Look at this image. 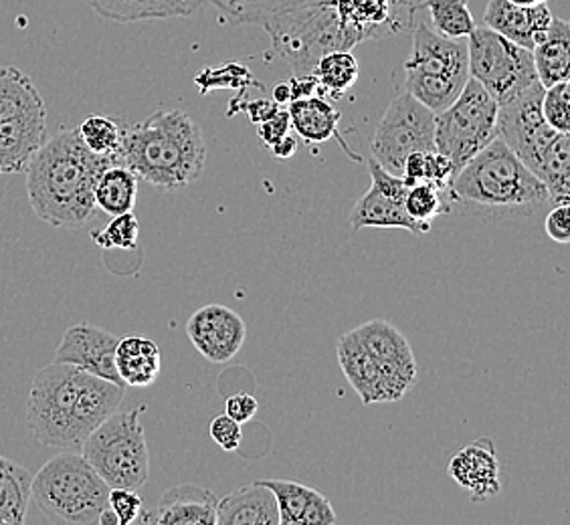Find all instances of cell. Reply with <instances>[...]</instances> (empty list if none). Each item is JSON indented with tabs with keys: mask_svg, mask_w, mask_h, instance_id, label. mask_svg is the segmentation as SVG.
I'll return each instance as SVG.
<instances>
[{
	"mask_svg": "<svg viewBox=\"0 0 570 525\" xmlns=\"http://www.w3.org/2000/svg\"><path fill=\"white\" fill-rule=\"evenodd\" d=\"M124 394L126 386L53 361L35 376L27 423L41 445L79 453L86 438L120 408Z\"/></svg>",
	"mask_w": 570,
	"mask_h": 525,
	"instance_id": "1",
	"label": "cell"
},
{
	"mask_svg": "<svg viewBox=\"0 0 570 525\" xmlns=\"http://www.w3.org/2000/svg\"><path fill=\"white\" fill-rule=\"evenodd\" d=\"M114 158L91 152L79 131L47 138L27 165V195L37 219L56 229H79L96 212L94 188Z\"/></svg>",
	"mask_w": 570,
	"mask_h": 525,
	"instance_id": "2",
	"label": "cell"
},
{
	"mask_svg": "<svg viewBox=\"0 0 570 525\" xmlns=\"http://www.w3.org/2000/svg\"><path fill=\"white\" fill-rule=\"evenodd\" d=\"M448 198L465 215L488 222L532 220L554 207L547 187L500 138L461 166Z\"/></svg>",
	"mask_w": 570,
	"mask_h": 525,
	"instance_id": "3",
	"label": "cell"
},
{
	"mask_svg": "<svg viewBox=\"0 0 570 525\" xmlns=\"http://www.w3.org/2000/svg\"><path fill=\"white\" fill-rule=\"evenodd\" d=\"M207 162V143L197 121L180 110L154 111L124 128L118 165L160 190H180L197 182Z\"/></svg>",
	"mask_w": 570,
	"mask_h": 525,
	"instance_id": "4",
	"label": "cell"
},
{
	"mask_svg": "<svg viewBox=\"0 0 570 525\" xmlns=\"http://www.w3.org/2000/svg\"><path fill=\"white\" fill-rule=\"evenodd\" d=\"M338 364L362 405L396 403L417 383L409 339L386 319H371L338 339Z\"/></svg>",
	"mask_w": 570,
	"mask_h": 525,
	"instance_id": "5",
	"label": "cell"
},
{
	"mask_svg": "<svg viewBox=\"0 0 570 525\" xmlns=\"http://www.w3.org/2000/svg\"><path fill=\"white\" fill-rule=\"evenodd\" d=\"M272 37L277 56L285 59L294 76H312L320 59L332 51H352L362 34L344 24L334 0H316L262 22Z\"/></svg>",
	"mask_w": 570,
	"mask_h": 525,
	"instance_id": "6",
	"label": "cell"
},
{
	"mask_svg": "<svg viewBox=\"0 0 570 525\" xmlns=\"http://www.w3.org/2000/svg\"><path fill=\"white\" fill-rule=\"evenodd\" d=\"M108 495V483L76 450L47 460L31 482V499L53 524H98Z\"/></svg>",
	"mask_w": 570,
	"mask_h": 525,
	"instance_id": "7",
	"label": "cell"
},
{
	"mask_svg": "<svg viewBox=\"0 0 570 525\" xmlns=\"http://www.w3.org/2000/svg\"><path fill=\"white\" fill-rule=\"evenodd\" d=\"M468 79V41L448 39L428 24H419L405 63L406 93L439 113L458 99Z\"/></svg>",
	"mask_w": 570,
	"mask_h": 525,
	"instance_id": "8",
	"label": "cell"
},
{
	"mask_svg": "<svg viewBox=\"0 0 570 525\" xmlns=\"http://www.w3.org/2000/svg\"><path fill=\"white\" fill-rule=\"evenodd\" d=\"M47 138V106L31 77L0 66V175L24 172Z\"/></svg>",
	"mask_w": 570,
	"mask_h": 525,
	"instance_id": "9",
	"label": "cell"
},
{
	"mask_svg": "<svg viewBox=\"0 0 570 525\" xmlns=\"http://www.w3.org/2000/svg\"><path fill=\"white\" fill-rule=\"evenodd\" d=\"M146 406L114 413L81 445V455L110 489H140L150 475V453L140 416Z\"/></svg>",
	"mask_w": 570,
	"mask_h": 525,
	"instance_id": "10",
	"label": "cell"
},
{
	"mask_svg": "<svg viewBox=\"0 0 570 525\" xmlns=\"http://www.w3.org/2000/svg\"><path fill=\"white\" fill-rule=\"evenodd\" d=\"M498 138V101L468 79L450 108L435 113V150L450 158L455 172Z\"/></svg>",
	"mask_w": 570,
	"mask_h": 525,
	"instance_id": "11",
	"label": "cell"
},
{
	"mask_svg": "<svg viewBox=\"0 0 570 525\" xmlns=\"http://www.w3.org/2000/svg\"><path fill=\"white\" fill-rule=\"evenodd\" d=\"M465 41L470 77L498 101V106L537 83L532 51L508 41L485 24L475 27Z\"/></svg>",
	"mask_w": 570,
	"mask_h": 525,
	"instance_id": "12",
	"label": "cell"
},
{
	"mask_svg": "<svg viewBox=\"0 0 570 525\" xmlns=\"http://www.w3.org/2000/svg\"><path fill=\"white\" fill-rule=\"evenodd\" d=\"M371 150L386 172L403 176L406 156L435 150V113L411 93H401L379 121Z\"/></svg>",
	"mask_w": 570,
	"mask_h": 525,
	"instance_id": "13",
	"label": "cell"
},
{
	"mask_svg": "<svg viewBox=\"0 0 570 525\" xmlns=\"http://www.w3.org/2000/svg\"><path fill=\"white\" fill-rule=\"evenodd\" d=\"M542 96L544 86L537 81L515 98L498 106V138L534 176L538 175L544 156L562 133L550 128L544 120Z\"/></svg>",
	"mask_w": 570,
	"mask_h": 525,
	"instance_id": "14",
	"label": "cell"
},
{
	"mask_svg": "<svg viewBox=\"0 0 570 525\" xmlns=\"http://www.w3.org/2000/svg\"><path fill=\"white\" fill-rule=\"evenodd\" d=\"M368 172L373 182L351 210L348 222L352 229H405L415 235H428L431 225H421L406 215L405 197L409 185L405 178L386 172L374 158L368 162Z\"/></svg>",
	"mask_w": 570,
	"mask_h": 525,
	"instance_id": "15",
	"label": "cell"
},
{
	"mask_svg": "<svg viewBox=\"0 0 570 525\" xmlns=\"http://www.w3.org/2000/svg\"><path fill=\"white\" fill-rule=\"evenodd\" d=\"M187 334L198 354H203L213 364H223L239 354L247 328L237 311L210 304L190 316Z\"/></svg>",
	"mask_w": 570,
	"mask_h": 525,
	"instance_id": "16",
	"label": "cell"
},
{
	"mask_svg": "<svg viewBox=\"0 0 570 525\" xmlns=\"http://www.w3.org/2000/svg\"><path fill=\"white\" fill-rule=\"evenodd\" d=\"M120 339L111 336L106 329L76 324L67 328L63 339L56 351V360L71 364L99 378H106L114 384L121 383L120 374L116 370V346Z\"/></svg>",
	"mask_w": 570,
	"mask_h": 525,
	"instance_id": "17",
	"label": "cell"
},
{
	"mask_svg": "<svg viewBox=\"0 0 570 525\" xmlns=\"http://www.w3.org/2000/svg\"><path fill=\"white\" fill-rule=\"evenodd\" d=\"M451 479L470 493L473 504L494 499L502 492V467L492 438H478L458 450L448 467Z\"/></svg>",
	"mask_w": 570,
	"mask_h": 525,
	"instance_id": "18",
	"label": "cell"
},
{
	"mask_svg": "<svg viewBox=\"0 0 570 525\" xmlns=\"http://www.w3.org/2000/svg\"><path fill=\"white\" fill-rule=\"evenodd\" d=\"M552 21L547 2L540 4H514L510 0H490L483 11V24L508 41L532 51L549 31Z\"/></svg>",
	"mask_w": 570,
	"mask_h": 525,
	"instance_id": "19",
	"label": "cell"
},
{
	"mask_svg": "<svg viewBox=\"0 0 570 525\" xmlns=\"http://www.w3.org/2000/svg\"><path fill=\"white\" fill-rule=\"evenodd\" d=\"M219 497L197 485H176L165 492L153 512L138 515L140 524L215 525Z\"/></svg>",
	"mask_w": 570,
	"mask_h": 525,
	"instance_id": "20",
	"label": "cell"
},
{
	"mask_svg": "<svg viewBox=\"0 0 570 525\" xmlns=\"http://www.w3.org/2000/svg\"><path fill=\"white\" fill-rule=\"evenodd\" d=\"M274 493L279 524L282 525H316L336 524L338 517L334 507L322 493L306 487L302 483L285 479H257Z\"/></svg>",
	"mask_w": 570,
	"mask_h": 525,
	"instance_id": "21",
	"label": "cell"
},
{
	"mask_svg": "<svg viewBox=\"0 0 570 525\" xmlns=\"http://www.w3.org/2000/svg\"><path fill=\"white\" fill-rule=\"evenodd\" d=\"M91 11L111 22L163 21L193 17L210 0H83Z\"/></svg>",
	"mask_w": 570,
	"mask_h": 525,
	"instance_id": "22",
	"label": "cell"
},
{
	"mask_svg": "<svg viewBox=\"0 0 570 525\" xmlns=\"http://www.w3.org/2000/svg\"><path fill=\"white\" fill-rule=\"evenodd\" d=\"M217 525H279L274 493L262 482L235 489L219 499Z\"/></svg>",
	"mask_w": 570,
	"mask_h": 525,
	"instance_id": "23",
	"label": "cell"
},
{
	"mask_svg": "<svg viewBox=\"0 0 570 525\" xmlns=\"http://www.w3.org/2000/svg\"><path fill=\"white\" fill-rule=\"evenodd\" d=\"M163 368V354L153 339L130 336L116 346V370L121 383L134 388L153 386Z\"/></svg>",
	"mask_w": 570,
	"mask_h": 525,
	"instance_id": "24",
	"label": "cell"
},
{
	"mask_svg": "<svg viewBox=\"0 0 570 525\" xmlns=\"http://www.w3.org/2000/svg\"><path fill=\"white\" fill-rule=\"evenodd\" d=\"M538 81L550 88L570 77V24L552 17L549 31L542 41L532 49Z\"/></svg>",
	"mask_w": 570,
	"mask_h": 525,
	"instance_id": "25",
	"label": "cell"
},
{
	"mask_svg": "<svg viewBox=\"0 0 570 525\" xmlns=\"http://www.w3.org/2000/svg\"><path fill=\"white\" fill-rule=\"evenodd\" d=\"M292 130L307 143H324L338 138L341 111L318 96L294 99L287 103Z\"/></svg>",
	"mask_w": 570,
	"mask_h": 525,
	"instance_id": "26",
	"label": "cell"
},
{
	"mask_svg": "<svg viewBox=\"0 0 570 525\" xmlns=\"http://www.w3.org/2000/svg\"><path fill=\"white\" fill-rule=\"evenodd\" d=\"M138 198V176L130 168L121 165H111L99 175L94 200L96 207L101 208L106 215L116 217L124 212H132Z\"/></svg>",
	"mask_w": 570,
	"mask_h": 525,
	"instance_id": "27",
	"label": "cell"
},
{
	"mask_svg": "<svg viewBox=\"0 0 570 525\" xmlns=\"http://www.w3.org/2000/svg\"><path fill=\"white\" fill-rule=\"evenodd\" d=\"M31 473L7 459L0 470V525H21L31 504Z\"/></svg>",
	"mask_w": 570,
	"mask_h": 525,
	"instance_id": "28",
	"label": "cell"
},
{
	"mask_svg": "<svg viewBox=\"0 0 570 525\" xmlns=\"http://www.w3.org/2000/svg\"><path fill=\"white\" fill-rule=\"evenodd\" d=\"M342 22L362 34V39H371L389 33L391 19V0H334Z\"/></svg>",
	"mask_w": 570,
	"mask_h": 525,
	"instance_id": "29",
	"label": "cell"
},
{
	"mask_svg": "<svg viewBox=\"0 0 570 525\" xmlns=\"http://www.w3.org/2000/svg\"><path fill=\"white\" fill-rule=\"evenodd\" d=\"M230 24H262L269 17L316 0H210Z\"/></svg>",
	"mask_w": 570,
	"mask_h": 525,
	"instance_id": "30",
	"label": "cell"
},
{
	"mask_svg": "<svg viewBox=\"0 0 570 525\" xmlns=\"http://www.w3.org/2000/svg\"><path fill=\"white\" fill-rule=\"evenodd\" d=\"M314 76L318 79L320 91L342 98L358 81L361 67L351 51H332L320 59Z\"/></svg>",
	"mask_w": 570,
	"mask_h": 525,
	"instance_id": "31",
	"label": "cell"
},
{
	"mask_svg": "<svg viewBox=\"0 0 570 525\" xmlns=\"http://www.w3.org/2000/svg\"><path fill=\"white\" fill-rule=\"evenodd\" d=\"M431 29L448 39H468L478 27L468 0H425Z\"/></svg>",
	"mask_w": 570,
	"mask_h": 525,
	"instance_id": "32",
	"label": "cell"
},
{
	"mask_svg": "<svg viewBox=\"0 0 570 525\" xmlns=\"http://www.w3.org/2000/svg\"><path fill=\"white\" fill-rule=\"evenodd\" d=\"M453 176H455V168L451 165L450 158H445L438 150L411 153L406 156L405 166H403V178L406 185L429 182L439 190L448 192Z\"/></svg>",
	"mask_w": 570,
	"mask_h": 525,
	"instance_id": "33",
	"label": "cell"
},
{
	"mask_svg": "<svg viewBox=\"0 0 570 525\" xmlns=\"http://www.w3.org/2000/svg\"><path fill=\"white\" fill-rule=\"evenodd\" d=\"M405 210L411 219L431 225L441 215L450 212L451 202L445 190H439L429 182H413L406 188Z\"/></svg>",
	"mask_w": 570,
	"mask_h": 525,
	"instance_id": "34",
	"label": "cell"
},
{
	"mask_svg": "<svg viewBox=\"0 0 570 525\" xmlns=\"http://www.w3.org/2000/svg\"><path fill=\"white\" fill-rule=\"evenodd\" d=\"M77 131L91 152L114 158L118 162L121 133H124V128L118 121L108 116H89L79 123Z\"/></svg>",
	"mask_w": 570,
	"mask_h": 525,
	"instance_id": "35",
	"label": "cell"
},
{
	"mask_svg": "<svg viewBox=\"0 0 570 525\" xmlns=\"http://www.w3.org/2000/svg\"><path fill=\"white\" fill-rule=\"evenodd\" d=\"M140 235V222L132 212H124L111 217L110 222L101 230L91 235V241L101 249H121V251H134L138 245Z\"/></svg>",
	"mask_w": 570,
	"mask_h": 525,
	"instance_id": "36",
	"label": "cell"
},
{
	"mask_svg": "<svg viewBox=\"0 0 570 525\" xmlns=\"http://www.w3.org/2000/svg\"><path fill=\"white\" fill-rule=\"evenodd\" d=\"M542 116L549 123L562 133H570V83L560 81L550 88H544L542 96Z\"/></svg>",
	"mask_w": 570,
	"mask_h": 525,
	"instance_id": "37",
	"label": "cell"
},
{
	"mask_svg": "<svg viewBox=\"0 0 570 525\" xmlns=\"http://www.w3.org/2000/svg\"><path fill=\"white\" fill-rule=\"evenodd\" d=\"M108 507L118 515L120 525L136 524L138 515L142 514V497L136 489H110Z\"/></svg>",
	"mask_w": 570,
	"mask_h": 525,
	"instance_id": "38",
	"label": "cell"
},
{
	"mask_svg": "<svg viewBox=\"0 0 570 525\" xmlns=\"http://www.w3.org/2000/svg\"><path fill=\"white\" fill-rule=\"evenodd\" d=\"M210 437L223 450H237L242 447L243 428L230 416L220 415L210 423Z\"/></svg>",
	"mask_w": 570,
	"mask_h": 525,
	"instance_id": "39",
	"label": "cell"
},
{
	"mask_svg": "<svg viewBox=\"0 0 570 525\" xmlns=\"http://www.w3.org/2000/svg\"><path fill=\"white\" fill-rule=\"evenodd\" d=\"M289 133H292V120L287 110H277L269 120L257 123V136L265 148H272Z\"/></svg>",
	"mask_w": 570,
	"mask_h": 525,
	"instance_id": "40",
	"label": "cell"
},
{
	"mask_svg": "<svg viewBox=\"0 0 570 525\" xmlns=\"http://www.w3.org/2000/svg\"><path fill=\"white\" fill-rule=\"evenodd\" d=\"M544 229L554 242L567 245L570 241V202H562V205L549 208L547 219H544Z\"/></svg>",
	"mask_w": 570,
	"mask_h": 525,
	"instance_id": "41",
	"label": "cell"
},
{
	"mask_svg": "<svg viewBox=\"0 0 570 525\" xmlns=\"http://www.w3.org/2000/svg\"><path fill=\"white\" fill-rule=\"evenodd\" d=\"M257 410H259V403L249 393L233 394L225 403V415L230 416L233 420H237L239 425L249 423L253 416L257 415Z\"/></svg>",
	"mask_w": 570,
	"mask_h": 525,
	"instance_id": "42",
	"label": "cell"
},
{
	"mask_svg": "<svg viewBox=\"0 0 570 525\" xmlns=\"http://www.w3.org/2000/svg\"><path fill=\"white\" fill-rule=\"evenodd\" d=\"M243 110L249 116V120L257 126V123H262V121L269 120L275 111L279 110V106H277L275 101H272V99H255V101L245 103Z\"/></svg>",
	"mask_w": 570,
	"mask_h": 525,
	"instance_id": "43",
	"label": "cell"
},
{
	"mask_svg": "<svg viewBox=\"0 0 570 525\" xmlns=\"http://www.w3.org/2000/svg\"><path fill=\"white\" fill-rule=\"evenodd\" d=\"M289 88H292V101L309 98V96H316V91H320L318 79L314 73L312 76H294V79L289 81Z\"/></svg>",
	"mask_w": 570,
	"mask_h": 525,
	"instance_id": "44",
	"label": "cell"
},
{
	"mask_svg": "<svg viewBox=\"0 0 570 525\" xmlns=\"http://www.w3.org/2000/svg\"><path fill=\"white\" fill-rule=\"evenodd\" d=\"M269 152L274 158H279V160H287V158H292L294 153L297 152V138L296 136H285L284 140H279V142L275 143L269 148Z\"/></svg>",
	"mask_w": 570,
	"mask_h": 525,
	"instance_id": "45",
	"label": "cell"
},
{
	"mask_svg": "<svg viewBox=\"0 0 570 525\" xmlns=\"http://www.w3.org/2000/svg\"><path fill=\"white\" fill-rule=\"evenodd\" d=\"M274 101L277 106H287L292 101V88L289 83H279L274 88Z\"/></svg>",
	"mask_w": 570,
	"mask_h": 525,
	"instance_id": "46",
	"label": "cell"
},
{
	"mask_svg": "<svg viewBox=\"0 0 570 525\" xmlns=\"http://www.w3.org/2000/svg\"><path fill=\"white\" fill-rule=\"evenodd\" d=\"M99 525H120V519H118V515L111 512L110 507L106 505L104 509H101V514L98 517Z\"/></svg>",
	"mask_w": 570,
	"mask_h": 525,
	"instance_id": "47",
	"label": "cell"
},
{
	"mask_svg": "<svg viewBox=\"0 0 570 525\" xmlns=\"http://www.w3.org/2000/svg\"><path fill=\"white\" fill-rule=\"evenodd\" d=\"M510 2H514V4H524V7H530V4H540V2H547V0H510Z\"/></svg>",
	"mask_w": 570,
	"mask_h": 525,
	"instance_id": "48",
	"label": "cell"
},
{
	"mask_svg": "<svg viewBox=\"0 0 570 525\" xmlns=\"http://www.w3.org/2000/svg\"><path fill=\"white\" fill-rule=\"evenodd\" d=\"M4 463H7V457H2V455H0V470L4 467Z\"/></svg>",
	"mask_w": 570,
	"mask_h": 525,
	"instance_id": "49",
	"label": "cell"
}]
</instances>
